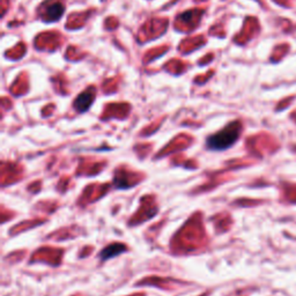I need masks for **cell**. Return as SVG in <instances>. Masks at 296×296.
Returning a JSON list of instances; mask_svg holds the SVG:
<instances>
[{"instance_id":"cell-1","label":"cell","mask_w":296,"mask_h":296,"mask_svg":"<svg viewBox=\"0 0 296 296\" xmlns=\"http://www.w3.org/2000/svg\"><path fill=\"white\" fill-rule=\"evenodd\" d=\"M242 131V125L239 122H233L222 129L221 131L211 135L206 140V146L212 151H225L231 147L237 141Z\"/></svg>"},{"instance_id":"cell-4","label":"cell","mask_w":296,"mask_h":296,"mask_svg":"<svg viewBox=\"0 0 296 296\" xmlns=\"http://www.w3.org/2000/svg\"><path fill=\"white\" fill-rule=\"evenodd\" d=\"M123 251H126V248L124 246V244L115 243L113 245L107 246L105 250H102L101 253H100V257H101L102 261H107V259L113 258L115 256L123 253Z\"/></svg>"},{"instance_id":"cell-2","label":"cell","mask_w":296,"mask_h":296,"mask_svg":"<svg viewBox=\"0 0 296 296\" xmlns=\"http://www.w3.org/2000/svg\"><path fill=\"white\" fill-rule=\"evenodd\" d=\"M95 98V90L94 89H88L85 93L80 94L77 100L74 101V108L77 109L79 113H83L89 109V107L91 106Z\"/></svg>"},{"instance_id":"cell-3","label":"cell","mask_w":296,"mask_h":296,"mask_svg":"<svg viewBox=\"0 0 296 296\" xmlns=\"http://www.w3.org/2000/svg\"><path fill=\"white\" fill-rule=\"evenodd\" d=\"M64 14V6L62 3H55L51 4L46 7L45 14H44V18L47 21H56Z\"/></svg>"}]
</instances>
